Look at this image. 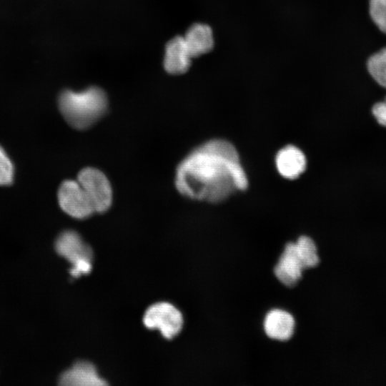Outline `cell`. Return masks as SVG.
I'll return each mask as SVG.
<instances>
[{
	"instance_id": "1",
	"label": "cell",
	"mask_w": 386,
	"mask_h": 386,
	"mask_svg": "<svg viewBox=\"0 0 386 386\" xmlns=\"http://www.w3.org/2000/svg\"><path fill=\"white\" fill-rule=\"evenodd\" d=\"M174 183L185 197L218 203L245 189L248 180L234 145L214 139L194 148L179 162Z\"/></svg>"
},
{
	"instance_id": "2",
	"label": "cell",
	"mask_w": 386,
	"mask_h": 386,
	"mask_svg": "<svg viewBox=\"0 0 386 386\" xmlns=\"http://www.w3.org/2000/svg\"><path fill=\"white\" fill-rule=\"evenodd\" d=\"M58 104L63 117L71 127L85 130L104 116L109 102L105 91L92 86L81 91H63Z\"/></svg>"
},
{
	"instance_id": "3",
	"label": "cell",
	"mask_w": 386,
	"mask_h": 386,
	"mask_svg": "<svg viewBox=\"0 0 386 386\" xmlns=\"http://www.w3.org/2000/svg\"><path fill=\"white\" fill-rule=\"evenodd\" d=\"M55 249L57 253L71 264L70 274L74 277L88 274L92 267L91 248L74 230L62 232L56 238Z\"/></svg>"
},
{
	"instance_id": "4",
	"label": "cell",
	"mask_w": 386,
	"mask_h": 386,
	"mask_svg": "<svg viewBox=\"0 0 386 386\" xmlns=\"http://www.w3.org/2000/svg\"><path fill=\"white\" fill-rule=\"evenodd\" d=\"M76 180L89 197L95 213H104L109 209L113 202L112 188L101 170L85 167L80 170Z\"/></svg>"
},
{
	"instance_id": "5",
	"label": "cell",
	"mask_w": 386,
	"mask_h": 386,
	"mask_svg": "<svg viewBox=\"0 0 386 386\" xmlns=\"http://www.w3.org/2000/svg\"><path fill=\"white\" fill-rule=\"evenodd\" d=\"M143 322L147 328L157 329L164 337L171 339L181 331L183 317L173 305L161 302L151 305L146 310Z\"/></svg>"
},
{
	"instance_id": "6",
	"label": "cell",
	"mask_w": 386,
	"mask_h": 386,
	"mask_svg": "<svg viewBox=\"0 0 386 386\" xmlns=\"http://www.w3.org/2000/svg\"><path fill=\"white\" fill-rule=\"evenodd\" d=\"M57 199L60 208L73 218L83 219L95 213L89 197L76 179L62 182Z\"/></svg>"
},
{
	"instance_id": "7",
	"label": "cell",
	"mask_w": 386,
	"mask_h": 386,
	"mask_svg": "<svg viewBox=\"0 0 386 386\" xmlns=\"http://www.w3.org/2000/svg\"><path fill=\"white\" fill-rule=\"evenodd\" d=\"M304 269L295 242L287 243L274 267L275 276L284 285L293 287L302 278Z\"/></svg>"
},
{
	"instance_id": "8",
	"label": "cell",
	"mask_w": 386,
	"mask_h": 386,
	"mask_svg": "<svg viewBox=\"0 0 386 386\" xmlns=\"http://www.w3.org/2000/svg\"><path fill=\"white\" fill-rule=\"evenodd\" d=\"M192 59L183 36H175L166 44L163 64L165 71L169 74H184L190 67Z\"/></svg>"
},
{
	"instance_id": "9",
	"label": "cell",
	"mask_w": 386,
	"mask_h": 386,
	"mask_svg": "<svg viewBox=\"0 0 386 386\" xmlns=\"http://www.w3.org/2000/svg\"><path fill=\"white\" fill-rule=\"evenodd\" d=\"M275 164L280 175L288 179H295L305 170L307 160L299 148L294 145H287L277 154Z\"/></svg>"
},
{
	"instance_id": "10",
	"label": "cell",
	"mask_w": 386,
	"mask_h": 386,
	"mask_svg": "<svg viewBox=\"0 0 386 386\" xmlns=\"http://www.w3.org/2000/svg\"><path fill=\"white\" fill-rule=\"evenodd\" d=\"M59 384L65 386H100L107 383L98 375L91 363L79 361L63 372L59 377Z\"/></svg>"
},
{
	"instance_id": "11",
	"label": "cell",
	"mask_w": 386,
	"mask_h": 386,
	"mask_svg": "<svg viewBox=\"0 0 386 386\" xmlns=\"http://www.w3.org/2000/svg\"><path fill=\"white\" fill-rule=\"evenodd\" d=\"M295 324L294 317L290 313L275 309L269 311L265 316L264 329L269 337L285 341L292 337Z\"/></svg>"
},
{
	"instance_id": "12",
	"label": "cell",
	"mask_w": 386,
	"mask_h": 386,
	"mask_svg": "<svg viewBox=\"0 0 386 386\" xmlns=\"http://www.w3.org/2000/svg\"><path fill=\"white\" fill-rule=\"evenodd\" d=\"M183 39L192 58L207 54L214 47L212 29L204 24L196 23L192 25Z\"/></svg>"
},
{
	"instance_id": "13",
	"label": "cell",
	"mask_w": 386,
	"mask_h": 386,
	"mask_svg": "<svg viewBox=\"0 0 386 386\" xmlns=\"http://www.w3.org/2000/svg\"><path fill=\"white\" fill-rule=\"evenodd\" d=\"M297 253L304 269L317 266L320 262L315 242L307 236H301L295 242Z\"/></svg>"
},
{
	"instance_id": "14",
	"label": "cell",
	"mask_w": 386,
	"mask_h": 386,
	"mask_svg": "<svg viewBox=\"0 0 386 386\" xmlns=\"http://www.w3.org/2000/svg\"><path fill=\"white\" fill-rule=\"evenodd\" d=\"M367 69L375 81L386 89V48L370 57Z\"/></svg>"
},
{
	"instance_id": "15",
	"label": "cell",
	"mask_w": 386,
	"mask_h": 386,
	"mask_svg": "<svg viewBox=\"0 0 386 386\" xmlns=\"http://www.w3.org/2000/svg\"><path fill=\"white\" fill-rule=\"evenodd\" d=\"M370 14L380 30L386 34V0H370Z\"/></svg>"
},
{
	"instance_id": "16",
	"label": "cell",
	"mask_w": 386,
	"mask_h": 386,
	"mask_svg": "<svg viewBox=\"0 0 386 386\" xmlns=\"http://www.w3.org/2000/svg\"><path fill=\"white\" fill-rule=\"evenodd\" d=\"M14 168L12 162L4 149L0 146V185L6 186L12 183Z\"/></svg>"
},
{
	"instance_id": "17",
	"label": "cell",
	"mask_w": 386,
	"mask_h": 386,
	"mask_svg": "<svg viewBox=\"0 0 386 386\" xmlns=\"http://www.w3.org/2000/svg\"><path fill=\"white\" fill-rule=\"evenodd\" d=\"M372 114L380 126L386 128V97L372 106Z\"/></svg>"
}]
</instances>
